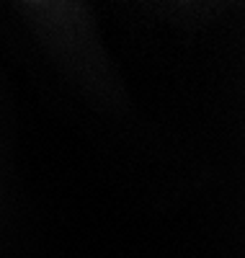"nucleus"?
<instances>
[]
</instances>
